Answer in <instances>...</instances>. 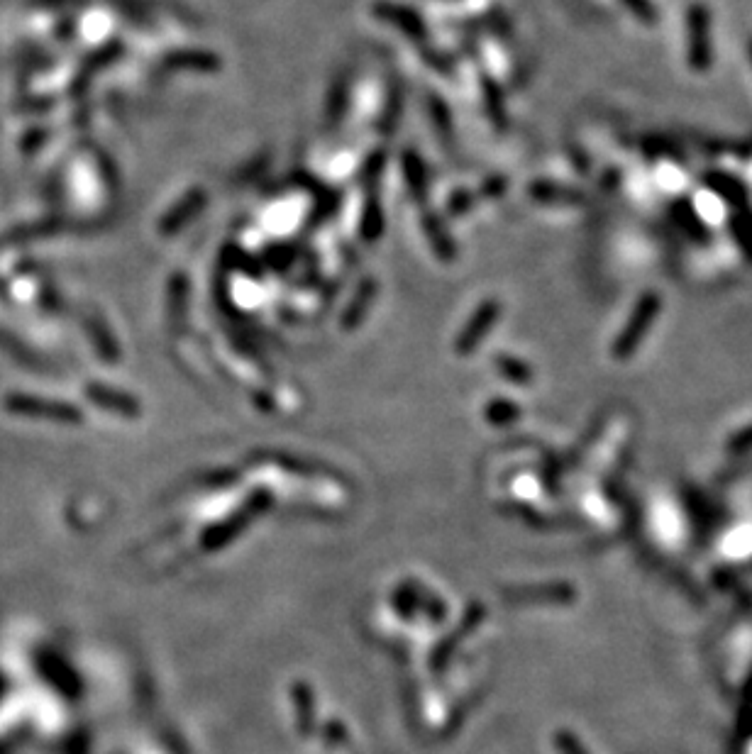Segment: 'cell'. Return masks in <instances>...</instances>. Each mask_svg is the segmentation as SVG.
<instances>
[{
	"instance_id": "6da1fadb",
	"label": "cell",
	"mask_w": 752,
	"mask_h": 754,
	"mask_svg": "<svg viewBox=\"0 0 752 754\" xmlns=\"http://www.w3.org/2000/svg\"><path fill=\"white\" fill-rule=\"evenodd\" d=\"M660 308H662V301L657 293L648 291L643 298H640L638 306H635L633 310V315L628 318L626 327H623V332L618 335L616 345H613V354H616L618 359L630 357V354L640 347L643 337L648 335L652 323H655L657 315H660Z\"/></svg>"
},
{
	"instance_id": "7a4b0ae2",
	"label": "cell",
	"mask_w": 752,
	"mask_h": 754,
	"mask_svg": "<svg viewBox=\"0 0 752 754\" xmlns=\"http://www.w3.org/2000/svg\"><path fill=\"white\" fill-rule=\"evenodd\" d=\"M267 506H269L267 493H257V496H252L242 513L232 515V518L225 520V523H220L218 528H210L206 535H203V550H218V547H223L225 542H230L232 537L237 535V532H242V528L247 525V520H250V515L254 513L259 515L262 510H267Z\"/></svg>"
},
{
	"instance_id": "3957f363",
	"label": "cell",
	"mask_w": 752,
	"mask_h": 754,
	"mask_svg": "<svg viewBox=\"0 0 752 754\" xmlns=\"http://www.w3.org/2000/svg\"><path fill=\"white\" fill-rule=\"evenodd\" d=\"M689 64L691 69L704 71L711 66V37L709 13L704 8H691L689 15Z\"/></svg>"
},
{
	"instance_id": "277c9868",
	"label": "cell",
	"mask_w": 752,
	"mask_h": 754,
	"mask_svg": "<svg viewBox=\"0 0 752 754\" xmlns=\"http://www.w3.org/2000/svg\"><path fill=\"white\" fill-rule=\"evenodd\" d=\"M499 310H501V306L496 301L484 303V306L479 308V313L474 315L472 323L467 325V330H464L460 342H457L460 352H472V349L477 347L481 340H484V335L489 332V327H494L496 318H499Z\"/></svg>"
},
{
	"instance_id": "5b68a950",
	"label": "cell",
	"mask_w": 752,
	"mask_h": 754,
	"mask_svg": "<svg viewBox=\"0 0 752 754\" xmlns=\"http://www.w3.org/2000/svg\"><path fill=\"white\" fill-rule=\"evenodd\" d=\"M293 703H296V713H298V725H301V733L308 735L313 730V693L308 689L306 684H296L293 686Z\"/></svg>"
},
{
	"instance_id": "8992f818",
	"label": "cell",
	"mask_w": 752,
	"mask_h": 754,
	"mask_svg": "<svg viewBox=\"0 0 752 754\" xmlns=\"http://www.w3.org/2000/svg\"><path fill=\"white\" fill-rule=\"evenodd\" d=\"M93 396H96L98 403L108 401L110 406H113L110 410H118V413H123V415H137V413H140V410H137V403L132 401L130 396H123V393H120V396H118V393H105V391H101V393H93Z\"/></svg>"
},
{
	"instance_id": "52a82bcc",
	"label": "cell",
	"mask_w": 752,
	"mask_h": 754,
	"mask_svg": "<svg viewBox=\"0 0 752 754\" xmlns=\"http://www.w3.org/2000/svg\"><path fill=\"white\" fill-rule=\"evenodd\" d=\"M735 237H738L740 247L745 249V254L752 259V220L748 218L745 223H735Z\"/></svg>"
},
{
	"instance_id": "ba28073f",
	"label": "cell",
	"mask_w": 752,
	"mask_h": 754,
	"mask_svg": "<svg viewBox=\"0 0 752 754\" xmlns=\"http://www.w3.org/2000/svg\"><path fill=\"white\" fill-rule=\"evenodd\" d=\"M626 3H630V8L635 10V15H638L640 20L652 22V18H655V13H652L648 0H626Z\"/></svg>"
}]
</instances>
